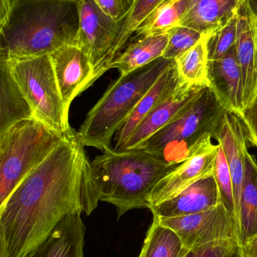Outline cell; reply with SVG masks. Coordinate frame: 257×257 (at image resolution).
Instances as JSON below:
<instances>
[{"mask_svg": "<svg viewBox=\"0 0 257 257\" xmlns=\"http://www.w3.org/2000/svg\"><path fill=\"white\" fill-rule=\"evenodd\" d=\"M84 147L76 133L63 141L0 206V257H24L67 216L96 209Z\"/></svg>", "mask_w": 257, "mask_h": 257, "instance_id": "cell-1", "label": "cell"}, {"mask_svg": "<svg viewBox=\"0 0 257 257\" xmlns=\"http://www.w3.org/2000/svg\"><path fill=\"white\" fill-rule=\"evenodd\" d=\"M79 24L80 0H13L0 18V57H40L77 45Z\"/></svg>", "mask_w": 257, "mask_h": 257, "instance_id": "cell-2", "label": "cell"}, {"mask_svg": "<svg viewBox=\"0 0 257 257\" xmlns=\"http://www.w3.org/2000/svg\"><path fill=\"white\" fill-rule=\"evenodd\" d=\"M182 161L169 162L141 149L104 151L91 162L94 200L97 205L100 201L114 205L118 219L131 210L149 209L155 186Z\"/></svg>", "mask_w": 257, "mask_h": 257, "instance_id": "cell-3", "label": "cell"}, {"mask_svg": "<svg viewBox=\"0 0 257 257\" xmlns=\"http://www.w3.org/2000/svg\"><path fill=\"white\" fill-rule=\"evenodd\" d=\"M175 60L160 57L129 73L120 75L87 114L76 132L83 146L104 152L112 148V138L140 101Z\"/></svg>", "mask_w": 257, "mask_h": 257, "instance_id": "cell-4", "label": "cell"}, {"mask_svg": "<svg viewBox=\"0 0 257 257\" xmlns=\"http://www.w3.org/2000/svg\"><path fill=\"white\" fill-rule=\"evenodd\" d=\"M71 136L57 133L35 117L21 120L0 133V206L35 169Z\"/></svg>", "mask_w": 257, "mask_h": 257, "instance_id": "cell-5", "label": "cell"}, {"mask_svg": "<svg viewBox=\"0 0 257 257\" xmlns=\"http://www.w3.org/2000/svg\"><path fill=\"white\" fill-rule=\"evenodd\" d=\"M5 59L35 118L63 136H73L75 131L69 124V109L62 99L50 55Z\"/></svg>", "mask_w": 257, "mask_h": 257, "instance_id": "cell-6", "label": "cell"}, {"mask_svg": "<svg viewBox=\"0 0 257 257\" xmlns=\"http://www.w3.org/2000/svg\"><path fill=\"white\" fill-rule=\"evenodd\" d=\"M228 110L211 87H207L199 99L182 115L157 132L135 149L144 150L165 159L172 147L185 145L187 151L202 139L220 133Z\"/></svg>", "mask_w": 257, "mask_h": 257, "instance_id": "cell-7", "label": "cell"}, {"mask_svg": "<svg viewBox=\"0 0 257 257\" xmlns=\"http://www.w3.org/2000/svg\"><path fill=\"white\" fill-rule=\"evenodd\" d=\"M118 21L106 15L92 0H80V24L77 46L92 60L95 81L101 78L116 60L115 45Z\"/></svg>", "mask_w": 257, "mask_h": 257, "instance_id": "cell-8", "label": "cell"}, {"mask_svg": "<svg viewBox=\"0 0 257 257\" xmlns=\"http://www.w3.org/2000/svg\"><path fill=\"white\" fill-rule=\"evenodd\" d=\"M153 217L172 229L189 250L212 241L238 237L235 217L222 202L206 211L190 215Z\"/></svg>", "mask_w": 257, "mask_h": 257, "instance_id": "cell-9", "label": "cell"}, {"mask_svg": "<svg viewBox=\"0 0 257 257\" xmlns=\"http://www.w3.org/2000/svg\"><path fill=\"white\" fill-rule=\"evenodd\" d=\"M213 139L208 136L190 148L181 164L157 184L151 194L149 210L214 173L218 144L214 145Z\"/></svg>", "mask_w": 257, "mask_h": 257, "instance_id": "cell-10", "label": "cell"}, {"mask_svg": "<svg viewBox=\"0 0 257 257\" xmlns=\"http://www.w3.org/2000/svg\"><path fill=\"white\" fill-rule=\"evenodd\" d=\"M50 57L62 99L69 109L74 99L95 82L92 60L74 45H63Z\"/></svg>", "mask_w": 257, "mask_h": 257, "instance_id": "cell-11", "label": "cell"}, {"mask_svg": "<svg viewBox=\"0 0 257 257\" xmlns=\"http://www.w3.org/2000/svg\"><path fill=\"white\" fill-rule=\"evenodd\" d=\"M206 87L183 83L170 97L155 107L140 122L122 151L135 149L157 132L182 115L199 99Z\"/></svg>", "mask_w": 257, "mask_h": 257, "instance_id": "cell-12", "label": "cell"}, {"mask_svg": "<svg viewBox=\"0 0 257 257\" xmlns=\"http://www.w3.org/2000/svg\"><path fill=\"white\" fill-rule=\"evenodd\" d=\"M257 23L245 0H242L237 14L235 51L241 68L244 108L257 94Z\"/></svg>", "mask_w": 257, "mask_h": 257, "instance_id": "cell-13", "label": "cell"}, {"mask_svg": "<svg viewBox=\"0 0 257 257\" xmlns=\"http://www.w3.org/2000/svg\"><path fill=\"white\" fill-rule=\"evenodd\" d=\"M216 140L221 143L230 169L238 230L240 200L244 181L245 154L247 151L245 130L238 112L229 111L226 112Z\"/></svg>", "mask_w": 257, "mask_h": 257, "instance_id": "cell-14", "label": "cell"}, {"mask_svg": "<svg viewBox=\"0 0 257 257\" xmlns=\"http://www.w3.org/2000/svg\"><path fill=\"white\" fill-rule=\"evenodd\" d=\"M220 203L221 199L214 173L192 184L175 197L152 207L150 211L157 217H182L206 211Z\"/></svg>", "mask_w": 257, "mask_h": 257, "instance_id": "cell-15", "label": "cell"}, {"mask_svg": "<svg viewBox=\"0 0 257 257\" xmlns=\"http://www.w3.org/2000/svg\"><path fill=\"white\" fill-rule=\"evenodd\" d=\"M211 87L229 111L244 109L241 68L235 46L223 57L209 60L208 66Z\"/></svg>", "mask_w": 257, "mask_h": 257, "instance_id": "cell-16", "label": "cell"}, {"mask_svg": "<svg viewBox=\"0 0 257 257\" xmlns=\"http://www.w3.org/2000/svg\"><path fill=\"white\" fill-rule=\"evenodd\" d=\"M183 83L175 61L149 89L129 117L116 132L115 151L119 152L122 151L128 139L140 122L155 107L170 97Z\"/></svg>", "mask_w": 257, "mask_h": 257, "instance_id": "cell-17", "label": "cell"}, {"mask_svg": "<svg viewBox=\"0 0 257 257\" xmlns=\"http://www.w3.org/2000/svg\"><path fill=\"white\" fill-rule=\"evenodd\" d=\"M81 214L67 216L43 242L24 257H84L85 226Z\"/></svg>", "mask_w": 257, "mask_h": 257, "instance_id": "cell-18", "label": "cell"}, {"mask_svg": "<svg viewBox=\"0 0 257 257\" xmlns=\"http://www.w3.org/2000/svg\"><path fill=\"white\" fill-rule=\"evenodd\" d=\"M242 0H190L180 26L210 35L238 13Z\"/></svg>", "mask_w": 257, "mask_h": 257, "instance_id": "cell-19", "label": "cell"}, {"mask_svg": "<svg viewBox=\"0 0 257 257\" xmlns=\"http://www.w3.org/2000/svg\"><path fill=\"white\" fill-rule=\"evenodd\" d=\"M34 117L33 109L12 75L6 59L0 57V133Z\"/></svg>", "mask_w": 257, "mask_h": 257, "instance_id": "cell-20", "label": "cell"}, {"mask_svg": "<svg viewBox=\"0 0 257 257\" xmlns=\"http://www.w3.org/2000/svg\"><path fill=\"white\" fill-rule=\"evenodd\" d=\"M256 233L257 160L247 150L238 218V238L241 245Z\"/></svg>", "mask_w": 257, "mask_h": 257, "instance_id": "cell-21", "label": "cell"}, {"mask_svg": "<svg viewBox=\"0 0 257 257\" xmlns=\"http://www.w3.org/2000/svg\"><path fill=\"white\" fill-rule=\"evenodd\" d=\"M168 38L169 33L140 38L125 48L113 62L112 69H118L120 75H124L162 57Z\"/></svg>", "mask_w": 257, "mask_h": 257, "instance_id": "cell-22", "label": "cell"}, {"mask_svg": "<svg viewBox=\"0 0 257 257\" xmlns=\"http://www.w3.org/2000/svg\"><path fill=\"white\" fill-rule=\"evenodd\" d=\"M208 37L209 35L204 34L194 46L175 60L183 82L190 85L211 87L208 75Z\"/></svg>", "mask_w": 257, "mask_h": 257, "instance_id": "cell-23", "label": "cell"}, {"mask_svg": "<svg viewBox=\"0 0 257 257\" xmlns=\"http://www.w3.org/2000/svg\"><path fill=\"white\" fill-rule=\"evenodd\" d=\"M189 251L172 229L153 217L138 257H185Z\"/></svg>", "mask_w": 257, "mask_h": 257, "instance_id": "cell-24", "label": "cell"}, {"mask_svg": "<svg viewBox=\"0 0 257 257\" xmlns=\"http://www.w3.org/2000/svg\"><path fill=\"white\" fill-rule=\"evenodd\" d=\"M190 0H168L150 15L136 33L137 36L169 33L181 24Z\"/></svg>", "mask_w": 257, "mask_h": 257, "instance_id": "cell-25", "label": "cell"}, {"mask_svg": "<svg viewBox=\"0 0 257 257\" xmlns=\"http://www.w3.org/2000/svg\"><path fill=\"white\" fill-rule=\"evenodd\" d=\"M168 0H134L130 12L118 21V37L114 48L117 58L127 45V42L141 24L160 6Z\"/></svg>", "mask_w": 257, "mask_h": 257, "instance_id": "cell-26", "label": "cell"}, {"mask_svg": "<svg viewBox=\"0 0 257 257\" xmlns=\"http://www.w3.org/2000/svg\"><path fill=\"white\" fill-rule=\"evenodd\" d=\"M217 144L218 151L214 165V175L218 184L221 202L235 219V200L230 169L221 143L217 141Z\"/></svg>", "mask_w": 257, "mask_h": 257, "instance_id": "cell-27", "label": "cell"}, {"mask_svg": "<svg viewBox=\"0 0 257 257\" xmlns=\"http://www.w3.org/2000/svg\"><path fill=\"white\" fill-rule=\"evenodd\" d=\"M238 14V13H237ZM237 36V15L227 24L209 35L208 41L209 60L223 57L235 45Z\"/></svg>", "mask_w": 257, "mask_h": 257, "instance_id": "cell-28", "label": "cell"}, {"mask_svg": "<svg viewBox=\"0 0 257 257\" xmlns=\"http://www.w3.org/2000/svg\"><path fill=\"white\" fill-rule=\"evenodd\" d=\"M203 34L190 28L178 26L169 32L168 42L162 57L176 60L189 49L194 46Z\"/></svg>", "mask_w": 257, "mask_h": 257, "instance_id": "cell-29", "label": "cell"}, {"mask_svg": "<svg viewBox=\"0 0 257 257\" xmlns=\"http://www.w3.org/2000/svg\"><path fill=\"white\" fill-rule=\"evenodd\" d=\"M185 257H244L238 237L212 241L190 249Z\"/></svg>", "mask_w": 257, "mask_h": 257, "instance_id": "cell-30", "label": "cell"}, {"mask_svg": "<svg viewBox=\"0 0 257 257\" xmlns=\"http://www.w3.org/2000/svg\"><path fill=\"white\" fill-rule=\"evenodd\" d=\"M106 15L116 21L125 18L132 8L134 0H92Z\"/></svg>", "mask_w": 257, "mask_h": 257, "instance_id": "cell-31", "label": "cell"}, {"mask_svg": "<svg viewBox=\"0 0 257 257\" xmlns=\"http://www.w3.org/2000/svg\"><path fill=\"white\" fill-rule=\"evenodd\" d=\"M238 114L244 125L247 142L257 148V94L253 102Z\"/></svg>", "mask_w": 257, "mask_h": 257, "instance_id": "cell-32", "label": "cell"}, {"mask_svg": "<svg viewBox=\"0 0 257 257\" xmlns=\"http://www.w3.org/2000/svg\"><path fill=\"white\" fill-rule=\"evenodd\" d=\"M244 257H257V233L241 244Z\"/></svg>", "mask_w": 257, "mask_h": 257, "instance_id": "cell-33", "label": "cell"}, {"mask_svg": "<svg viewBox=\"0 0 257 257\" xmlns=\"http://www.w3.org/2000/svg\"><path fill=\"white\" fill-rule=\"evenodd\" d=\"M13 0H0V18L4 16L9 8L12 6Z\"/></svg>", "mask_w": 257, "mask_h": 257, "instance_id": "cell-34", "label": "cell"}, {"mask_svg": "<svg viewBox=\"0 0 257 257\" xmlns=\"http://www.w3.org/2000/svg\"><path fill=\"white\" fill-rule=\"evenodd\" d=\"M257 23V0H245Z\"/></svg>", "mask_w": 257, "mask_h": 257, "instance_id": "cell-35", "label": "cell"}, {"mask_svg": "<svg viewBox=\"0 0 257 257\" xmlns=\"http://www.w3.org/2000/svg\"><path fill=\"white\" fill-rule=\"evenodd\" d=\"M256 64H257V31H256Z\"/></svg>", "mask_w": 257, "mask_h": 257, "instance_id": "cell-36", "label": "cell"}]
</instances>
